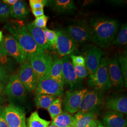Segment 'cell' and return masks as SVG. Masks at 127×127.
Instances as JSON below:
<instances>
[{
  "label": "cell",
  "instance_id": "cell-1",
  "mask_svg": "<svg viewBox=\"0 0 127 127\" xmlns=\"http://www.w3.org/2000/svg\"><path fill=\"white\" fill-rule=\"evenodd\" d=\"M91 41L99 48H106L112 44L119 28L118 21L113 18H95L91 19Z\"/></svg>",
  "mask_w": 127,
  "mask_h": 127
},
{
  "label": "cell",
  "instance_id": "cell-2",
  "mask_svg": "<svg viewBox=\"0 0 127 127\" xmlns=\"http://www.w3.org/2000/svg\"><path fill=\"white\" fill-rule=\"evenodd\" d=\"M4 28L18 41L29 61L45 52L33 40L23 21L11 19L6 24Z\"/></svg>",
  "mask_w": 127,
  "mask_h": 127
},
{
  "label": "cell",
  "instance_id": "cell-3",
  "mask_svg": "<svg viewBox=\"0 0 127 127\" xmlns=\"http://www.w3.org/2000/svg\"><path fill=\"white\" fill-rule=\"evenodd\" d=\"M107 57H103L100 65L95 73L89 76L88 83L94 90L102 93L108 91L112 87L107 70Z\"/></svg>",
  "mask_w": 127,
  "mask_h": 127
},
{
  "label": "cell",
  "instance_id": "cell-4",
  "mask_svg": "<svg viewBox=\"0 0 127 127\" xmlns=\"http://www.w3.org/2000/svg\"><path fill=\"white\" fill-rule=\"evenodd\" d=\"M0 48L5 54L18 63L22 64L27 60L26 55L18 41L10 34L3 37Z\"/></svg>",
  "mask_w": 127,
  "mask_h": 127
},
{
  "label": "cell",
  "instance_id": "cell-5",
  "mask_svg": "<svg viewBox=\"0 0 127 127\" xmlns=\"http://www.w3.org/2000/svg\"><path fill=\"white\" fill-rule=\"evenodd\" d=\"M104 103V96L101 92L94 90L88 91L82 100L79 111L82 114L96 113Z\"/></svg>",
  "mask_w": 127,
  "mask_h": 127
},
{
  "label": "cell",
  "instance_id": "cell-6",
  "mask_svg": "<svg viewBox=\"0 0 127 127\" xmlns=\"http://www.w3.org/2000/svg\"><path fill=\"white\" fill-rule=\"evenodd\" d=\"M5 92L7 98L14 102H24L27 98V91L18 78L17 74L10 76L9 81L5 87Z\"/></svg>",
  "mask_w": 127,
  "mask_h": 127
},
{
  "label": "cell",
  "instance_id": "cell-7",
  "mask_svg": "<svg viewBox=\"0 0 127 127\" xmlns=\"http://www.w3.org/2000/svg\"><path fill=\"white\" fill-rule=\"evenodd\" d=\"M66 31L78 44H85L91 40V27L85 20L76 21L70 25L66 27Z\"/></svg>",
  "mask_w": 127,
  "mask_h": 127
},
{
  "label": "cell",
  "instance_id": "cell-8",
  "mask_svg": "<svg viewBox=\"0 0 127 127\" xmlns=\"http://www.w3.org/2000/svg\"><path fill=\"white\" fill-rule=\"evenodd\" d=\"M5 117L9 127H27L26 114L23 108L10 103L4 107Z\"/></svg>",
  "mask_w": 127,
  "mask_h": 127
},
{
  "label": "cell",
  "instance_id": "cell-9",
  "mask_svg": "<svg viewBox=\"0 0 127 127\" xmlns=\"http://www.w3.org/2000/svg\"><path fill=\"white\" fill-rule=\"evenodd\" d=\"M57 38L55 48L61 56H69L76 50L78 44L68 32L63 30L56 31Z\"/></svg>",
  "mask_w": 127,
  "mask_h": 127
},
{
  "label": "cell",
  "instance_id": "cell-10",
  "mask_svg": "<svg viewBox=\"0 0 127 127\" xmlns=\"http://www.w3.org/2000/svg\"><path fill=\"white\" fill-rule=\"evenodd\" d=\"M64 85L50 77L44 76L37 82L36 92V93L61 97L63 94Z\"/></svg>",
  "mask_w": 127,
  "mask_h": 127
},
{
  "label": "cell",
  "instance_id": "cell-11",
  "mask_svg": "<svg viewBox=\"0 0 127 127\" xmlns=\"http://www.w3.org/2000/svg\"><path fill=\"white\" fill-rule=\"evenodd\" d=\"M30 64L36 75L38 82L45 76L53 61L51 56L45 52L34 57L30 61Z\"/></svg>",
  "mask_w": 127,
  "mask_h": 127
},
{
  "label": "cell",
  "instance_id": "cell-12",
  "mask_svg": "<svg viewBox=\"0 0 127 127\" xmlns=\"http://www.w3.org/2000/svg\"><path fill=\"white\" fill-rule=\"evenodd\" d=\"M104 54V52L97 46L90 45L87 47L85 59V65L89 76L93 75L96 72Z\"/></svg>",
  "mask_w": 127,
  "mask_h": 127
},
{
  "label": "cell",
  "instance_id": "cell-13",
  "mask_svg": "<svg viewBox=\"0 0 127 127\" xmlns=\"http://www.w3.org/2000/svg\"><path fill=\"white\" fill-rule=\"evenodd\" d=\"M88 91L86 89L78 91H67L63 101L64 112L70 114L77 113L84 95Z\"/></svg>",
  "mask_w": 127,
  "mask_h": 127
},
{
  "label": "cell",
  "instance_id": "cell-14",
  "mask_svg": "<svg viewBox=\"0 0 127 127\" xmlns=\"http://www.w3.org/2000/svg\"><path fill=\"white\" fill-rule=\"evenodd\" d=\"M17 75L27 91L32 92L36 90L37 78L30 63L26 61L22 64Z\"/></svg>",
  "mask_w": 127,
  "mask_h": 127
},
{
  "label": "cell",
  "instance_id": "cell-15",
  "mask_svg": "<svg viewBox=\"0 0 127 127\" xmlns=\"http://www.w3.org/2000/svg\"><path fill=\"white\" fill-rule=\"evenodd\" d=\"M107 65L111 86L118 90L122 89L124 82L118 59L114 57L108 59Z\"/></svg>",
  "mask_w": 127,
  "mask_h": 127
},
{
  "label": "cell",
  "instance_id": "cell-16",
  "mask_svg": "<svg viewBox=\"0 0 127 127\" xmlns=\"http://www.w3.org/2000/svg\"><path fill=\"white\" fill-rule=\"evenodd\" d=\"M62 75L64 84H67L73 87L80 80L75 73L73 63L70 56H64L62 58Z\"/></svg>",
  "mask_w": 127,
  "mask_h": 127
},
{
  "label": "cell",
  "instance_id": "cell-17",
  "mask_svg": "<svg viewBox=\"0 0 127 127\" xmlns=\"http://www.w3.org/2000/svg\"><path fill=\"white\" fill-rule=\"evenodd\" d=\"M46 5L50 7L55 12L61 14H73L76 9L72 0H46Z\"/></svg>",
  "mask_w": 127,
  "mask_h": 127
},
{
  "label": "cell",
  "instance_id": "cell-18",
  "mask_svg": "<svg viewBox=\"0 0 127 127\" xmlns=\"http://www.w3.org/2000/svg\"><path fill=\"white\" fill-rule=\"evenodd\" d=\"M103 123L105 127H127V120L123 114L113 111L104 114Z\"/></svg>",
  "mask_w": 127,
  "mask_h": 127
},
{
  "label": "cell",
  "instance_id": "cell-19",
  "mask_svg": "<svg viewBox=\"0 0 127 127\" xmlns=\"http://www.w3.org/2000/svg\"><path fill=\"white\" fill-rule=\"evenodd\" d=\"M105 104L107 107L110 111L127 115V96L120 95L113 97H108L106 99Z\"/></svg>",
  "mask_w": 127,
  "mask_h": 127
},
{
  "label": "cell",
  "instance_id": "cell-20",
  "mask_svg": "<svg viewBox=\"0 0 127 127\" xmlns=\"http://www.w3.org/2000/svg\"><path fill=\"white\" fill-rule=\"evenodd\" d=\"M29 12L27 3L23 0H17L13 5L10 7V16L15 20L23 21L27 18Z\"/></svg>",
  "mask_w": 127,
  "mask_h": 127
},
{
  "label": "cell",
  "instance_id": "cell-21",
  "mask_svg": "<svg viewBox=\"0 0 127 127\" xmlns=\"http://www.w3.org/2000/svg\"><path fill=\"white\" fill-rule=\"evenodd\" d=\"M26 25L28 31L37 44L44 50L50 48V45L47 42L43 29L34 26L32 23H28Z\"/></svg>",
  "mask_w": 127,
  "mask_h": 127
},
{
  "label": "cell",
  "instance_id": "cell-22",
  "mask_svg": "<svg viewBox=\"0 0 127 127\" xmlns=\"http://www.w3.org/2000/svg\"><path fill=\"white\" fill-rule=\"evenodd\" d=\"M62 58L53 60L45 76L50 77L64 85L62 75Z\"/></svg>",
  "mask_w": 127,
  "mask_h": 127
},
{
  "label": "cell",
  "instance_id": "cell-23",
  "mask_svg": "<svg viewBox=\"0 0 127 127\" xmlns=\"http://www.w3.org/2000/svg\"><path fill=\"white\" fill-rule=\"evenodd\" d=\"M97 114L94 113H86L82 114L79 112L73 117L75 123L73 127H88L94 120L97 119Z\"/></svg>",
  "mask_w": 127,
  "mask_h": 127
},
{
  "label": "cell",
  "instance_id": "cell-24",
  "mask_svg": "<svg viewBox=\"0 0 127 127\" xmlns=\"http://www.w3.org/2000/svg\"><path fill=\"white\" fill-rule=\"evenodd\" d=\"M74 123L75 120L73 116L64 111L52 119L51 124L58 127H73Z\"/></svg>",
  "mask_w": 127,
  "mask_h": 127
},
{
  "label": "cell",
  "instance_id": "cell-25",
  "mask_svg": "<svg viewBox=\"0 0 127 127\" xmlns=\"http://www.w3.org/2000/svg\"><path fill=\"white\" fill-rule=\"evenodd\" d=\"M57 98L54 95L36 93L34 101L37 107L47 109Z\"/></svg>",
  "mask_w": 127,
  "mask_h": 127
},
{
  "label": "cell",
  "instance_id": "cell-26",
  "mask_svg": "<svg viewBox=\"0 0 127 127\" xmlns=\"http://www.w3.org/2000/svg\"><path fill=\"white\" fill-rule=\"evenodd\" d=\"M51 123L50 121L41 118L37 111L31 114L27 120V127H48Z\"/></svg>",
  "mask_w": 127,
  "mask_h": 127
},
{
  "label": "cell",
  "instance_id": "cell-27",
  "mask_svg": "<svg viewBox=\"0 0 127 127\" xmlns=\"http://www.w3.org/2000/svg\"><path fill=\"white\" fill-rule=\"evenodd\" d=\"M16 61L5 54L0 48V66L9 73L13 72L16 67Z\"/></svg>",
  "mask_w": 127,
  "mask_h": 127
},
{
  "label": "cell",
  "instance_id": "cell-28",
  "mask_svg": "<svg viewBox=\"0 0 127 127\" xmlns=\"http://www.w3.org/2000/svg\"><path fill=\"white\" fill-rule=\"evenodd\" d=\"M127 43V23L123 24L116 38L112 42V44L116 46L125 45Z\"/></svg>",
  "mask_w": 127,
  "mask_h": 127
},
{
  "label": "cell",
  "instance_id": "cell-29",
  "mask_svg": "<svg viewBox=\"0 0 127 127\" xmlns=\"http://www.w3.org/2000/svg\"><path fill=\"white\" fill-rule=\"evenodd\" d=\"M52 119L63 112L62 101L60 97H57L47 109Z\"/></svg>",
  "mask_w": 127,
  "mask_h": 127
},
{
  "label": "cell",
  "instance_id": "cell-30",
  "mask_svg": "<svg viewBox=\"0 0 127 127\" xmlns=\"http://www.w3.org/2000/svg\"><path fill=\"white\" fill-rule=\"evenodd\" d=\"M120 67L122 73L124 80V85L126 88L127 86V54L121 55L118 59Z\"/></svg>",
  "mask_w": 127,
  "mask_h": 127
},
{
  "label": "cell",
  "instance_id": "cell-31",
  "mask_svg": "<svg viewBox=\"0 0 127 127\" xmlns=\"http://www.w3.org/2000/svg\"><path fill=\"white\" fill-rule=\"evenodd\" d=\"M43 29L44 31L46 40L50 45V48L54 47L57 38V34L56 32L53 30L49 29L47 28Z\"/></svg>",
  "mask_w": 127,
  "mask_h": 127
},
{
  "label": "cell",
  "instance_id": "cell-32",
  "mask_svg": "<svg viewBox=\"0 0 127 127\" xmlns=\"http://www.w3.org/2000/svg\"><path fill=\"white\" fill-rule=\"evenodd\" d=\"M10 16V6L0 0V22L8 19Z\"/></svg>",
  "mask_w": 127,
  "mask_h": 127
},
{
  "label": "cell",
  "instance_id": "cell-33",
  "mask_svg": "<svg viewBox=\"0 0 127 127\" xmlns=\"http://www.w3.org/2000/svg\"><path fill=\"white\" fill-rule=\"evenodd\" d=\"M73 68L79 80H82L88 75L86 65H77L73 64Z\"/></svg>",
  "mask_w": 127,
  "mask_h": 127
},
{
  "label": "cell",
  "instance_id": "cell-34",
  "mask_svg": "<svg viewBox=\"0 0 127 127\" xmlns=\"http://www.w3.org/2000/svg\"><path fill=\"white\" fill-rule=\"evenodd\" d=\"M49 18L48 16L44 15L41 17L36 18L34 20L32 23L36 27L41 29H44L46 28L47 24Z\"/></svg>",
  "mask_w": 127,
  "mask_h": 127
},
{
  "label": "cell",
  "instance_id": "cell-35",
  "mask_svg": "<svg viewBox=\"0 0 127 127\" xmlns=\"http://www.w3.org/2000/svg\"><path fill=\"white\" fill-rule=\"evenodd\" d=\"M29 2L32 10L43 9L46 5L45 0H30Z\"/></svg>",
  "mask_w": 127,
  "mask_h": 127
},
{
  "label": "cell",
  "instance_id": "cell-36",
  "mask_svg": "<svg viewBox=\"0 0 127 127\" xmlns=\"http://www.w3.org/2000/svg\"><path fill=\"white\" fill-rule=\"evenodd\" d=\"M70 58L73 64L77 65H85V58L81 55H72L70 56Z\"/></svg>",
  "mask_w": 127,
  "mask_h": 127
},
{
  "label": "cell",
  "instance_id": "cell-37",
  "mask_svg": "<svg viewBox=\"0 0 127 127\" xmlns=\"http://www.w3.org/2000/svg\"><path fill=\"white\" fill-rule=\"evenodd\" d=\"M10 76V73L2 66H0V82L5 85H7Z\"/></svg>",
  "mask_w": 127,
  "mask_h": 127
},
{
  "label": "cell",
  "instance_id": "cell-38",
  "mask_svg": "<svg viewBox=\"0 0 127 127\" xmlns=\"http://www.w3.org/2000/svg\"><path fill=\"white\" fill-rule=\"evenodd\" d=\"M4 107L0 105V127H9L5 117Z\"/></svg>",
  "mask_w": 127,
  "mask_h": 127
},
{
  "label": "cell",
  "instance_id": "cell-39",
  "mask_svg": "<svg viewBox=\"0 0 127 127\" xmlns=\"http://www.w3.org/2000/svg\"><path fill=\"white\" fill-rule=\"evenodd\" d=\"M5 84L0 82V104L4 103L8 99L5 92Z\"/></svg>",
  "mask_w": 127,
  "mask_h": 127
},
{
  "label": "cell",
  "instance_id": "cell-40",
  "mask_svg": "<svg viewBox=\"0 0 127 127\" xmlns=\"http://www.w3.org/2000/svg\"><path fill=\"white\" fill-rule=\"evenodd\" d=\"M32 13L33 16L35 17H39L44 15L43 9H34L32 10Z\"/></svg>",
  "mask_w": 127,
  "mask_h": 127
},
{
  "label": "cell",
  "instance_id": "cell-41",
  "mask_svg": "<svg viewBox=\"0 0 127 127\" xmlns=\"http://www.w3.org/2000/svg\"><path fill=\"white\" fill-rule=\"evenodd\" d=\"M88 127H105L97 119L91 123Z\"/></svg>",
  "mask_w": 127,
  "mask_h": 127
},
{
  "label": "cell",
  "instance_id": "cell-42",
  "mask_svg": "<svg viewBox=\"0 0 127 127\" xmlns=\"http://www.w3.org/2000/svg\"><path fill=\"white\" fill-rule=\"evenodd\" d=\"M17 1V0H2V2L4 3L5 4L10 7L13 5Z\"/></svg>",
  "mask_w": 127,
  "mask_h": 127
},
{
  "label": "cell",
  "instance_id": "cell-43",
  "mask_svg": "<svg viewBox=\"0 0 127 127\" xmlns=\"http://www.w3.org/2000/svg\"><path fill=\"white\" fill-rule=\"evenodd\" d=\"M3 32L1 31H0V43H1V41L2 40L3 38Z\"/></svg>",
  "mask_w": 127,
  "mask_h": 127
},
{
  "label": "cell",
  "instance_id": "cell-44",
  "mask_svg": "<svg viewBox=\"0 0 127 127\" xmlns=\"http://www.w3.org/2000/svg\"><path fill=\"white\" fill-rule=\"evenodd\" d=\"M48 127H57V126H55V125H49V126Z\"/></svg>",
  "mask_w": 127,
  "mask_h": 127
}]
</instances>
